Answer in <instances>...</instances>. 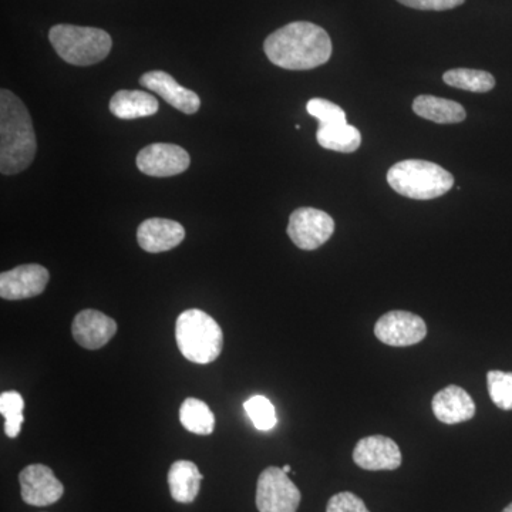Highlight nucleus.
<instances>
[{"instance_id": "obj_4", "label": "nucleus", "mask_w": 512, "mask_h": 512, "mask_svg": "<svg viewBox=\"0 0 512 512\" xmlns=\"http://www.w3.org/2000/svg\"><path fill=\"white\" fill-rule=\"evenodd\" d=\"M387 183L403 197L427 201L447 194L453 188L454 177L439 164L404 160L390 168Z\"/></svg>"}, {"instance_id": "obj_2", "label": "nucleus", "mask_w": 512, "mask_h": 512, "mask_svg": "<svg viewBox=\"0 0 512 512\" xmlns=\"http://www.w3.org/2000/svg\"><path fill=\"white\" fill-rule=\"evenodd\" d=\"M37 141L32 117L10 90L0 92V171L22 173L35 160Z\"/></svg>"}, {"instance_id": "obj_23", "label": "nucleus", "mask_w": 512, "mask_h": 512, "mask_svg": "<svg viewBox=\"0 0 512 512\" xmlns=\"http://www.w3.org/2000/svg\"><path fill=\"white\" fill-rule=\"evenodd\" d=\"M25 400L19 392H3L0 394V413L5 417V433L9 439H16L25 423Z\"/></svg>"}, {"instance_id": "obj_20", "label": "nucleus", "mask_w": 512, "mask_h": 512, "mask_svg": "<svg viewBox=\"0 0 512 512\" xmlns=\"http://www.w3.org/2000/svg\"><path fill=\"white\" fill-rule=\"evenodd\" d=\"M316 140L325 150L353 153L362 144V134L348 123L338 124V126L318 127Z\"/></svg>"}, {"instance_id": "obj_28", "label": "nucleus", "mask_w": 512, "mask_h": 512, "mask_svg": "<svg viewBox=\"0 0 512 512\" xmlns=\"http://www.w3.org/2000/svg\"><path fill=\"white\" fill-rule=\"evenodd\" d=\"M397 2L402 3L407 8L441 12V10L457 8V6L463 5L466 0H397Z\"/></svg>"}, {"instance_id": "obj_15", "label": "nucleus", "mask_w": 512, "mask_h": 512, "mask_svg": "<svg viewBox=\"0 0 512 512\" xmlns=\"http://www.w3.org/2000/svg\"><path fill=\"white\" fill-rule=\"evenodd\" d=\"M185 238V229L180 222L165 218H150L138 227V245L150 254L171 251Z\"/></svg>"}, {"instance_id": "obj_13", "label": "nucleus", "mask_w": 512, "mask_h": 512, "mask_svg": "<svg viewBox=\"0 0 512 512\" xmlns=\"http://www.w3.org/2000/svg\"><path fill=\"white\" fill-rule=\"evenodd\" d=\"M117 333V323L96 309H84L73 319L72 335L84 349L97 350L106 346Z\"/></svg>"}, {"instance_id": "obj_17", "label": "nucleus", "mask_w": 512, "mask_h": 512, "mask_svg": "<svg viewBox=\"0 0 512 512\" xmlns=\"http://www.w3.org/2000/svg\"><path fill=\"white\" fill-rule=\"evenodd\" d=\"M204 478L192 461H175L168 471V487L171 497L180 504H191L200 494L201 480Z\"/></svg>"}, {"instance_id": "obj_18", "label": "nucleus", "mask_w": 512, "mask_h": 512, "mask_svg": "<svg viewBox=\"0 0 512 512\" xmlns=\"http://www.w3.org/2000/svg\"><path fill=\"white\" fill-rule=\"evenodd\" d=\"M110 111L121 120L141 119L157 113L158 101L141 90H120L111 97Z\"/></svg>"}, {"instance_id": "obj_1", "label": "nucleus", "mask_w": 512, "mask_h": 512, "mask_svg": "<svg viewBox=\"0 0 512 512\" xmlns=\"http://www.w3.org/2000/svg\"><path fill=\"white\" fill-rule=\"evenodd\" d=\"M265 55L286 70H311L328 63L332 40L325 29L311 22H292L266 37Z\"/></svg>"}, {"instance_id": "obj_14", "label": "nucleus", "mask_w": 512, "mask_h": 512, "mask_svg": "<svg viewBox=\"0 0 512 512\" xmlns=\"http://www.w3.org/2000/svg\"><path fill=\"white\" fill-rule=\"evenodd\" d=\"M140 84L151 92L163 97L174 109L184 114H195L201 107V100L197 93L180 86L171 74L154 70L143 74Z\"/></svg>"}, {"instance_id": "obj_21", "label": "nucleus", "mask_w": 512, "mask_h": 512, "mask_svg": "<svg viewBox=\"0 0 512 512\" xmlns=\"http://www.w3.org/2000/svg\"><path fill=\"white\" fill-rule=\"evenodd\" d=\"M180 421L185 430L200 436H208L215 427V416L210 406L194 397H188L181 404Z\"/></svg>"}, {"instance_id": "obj_6", "label": "nucleus", "mask_w": 512, "mask_h": 512, "mask_svg": "<svg viewBox=\"0 0 512 512\" xmlns=\"http://www.w3.org/2000/svg\"><path fill=\"white\" fill-rule=\"evenodd\" d=\"M299 488L282 468L268 467L256 484V508L259 512H296L301 504Z\"/></svg>"}, {"instance_id": "obj_30", "label": "nucleus", "mask_w": 512, "mask_h": 512, "mask_svg": "<svg viewBox=\"0 0 512 512\" xmlns=\"http://www.w3.org/2000/svg\"><path fill=\"white\" fill-rule=\"evenodd\" d=\"M503 512H512V503L508 505V507H505Z\"/></svg>"}, {"instance_id": "obj_24", "label": "nucleus", "mask_w": 512, "mask_h": 512, "mask_svg": "<svg viewBox=\"0 0 512 512\" xmlns=\"http://www.w3.org/2000/svg\"><path fill=\"white\" fill-rule=\"evenodd\" d=\"M488 394L498 409L512 410V373L490 370L487 373Z\"/></svg>"}, {"instance_id": "obj_7", "label": "nucleus", "mask_w": 512, "mask_h": 512, "mask_svg": "<svg viewBox=\"0 0 512 512\" xmlns=\"http://www.w3.org/2000/svg\"><path fill=\"white\" fill-rule=\"evenodd\" d=\"M335 232V221L325 211L303 207L289 217L288 235L296 247L315 251L329 241Z\"/></svg>"}, {"instance_id": "obj_16", "label": "nucleus", "mask_w": 512, "mask_h": 512, "mask_svg": "<svg viewBox=\"0 0 512 512\" xmlns=\"http://www.w3.org/2000/svg\"><path fill=\"white\" fill-rule=\"evenodd\" d=\"M436 419L444 424L464 423L476 416V403L463 387L447 386L431 402Z\"/></svg>"}, {"instance_id": "obj_11", "label": "nucleus", "mask_w": 512, "mask_h": 512, "mask_svg": "<svg viewBox=\"0 0 512 512\" xmlns=\"http://www.w3.org/2000/svg\"><path fill=\"white\" fill-rule=\"evenodd\" d=\"M402 451L396 441L376 434L357 441L353 461L367 471H394L402 466Z\"/></svg>"}, {"instance_id": "obj_12", "label": "nucleus", "mask_w": 512, "mask_h": 512, "mask_svg": "<svg viewBox=\"0 0 512 512\" xmlns=\"http://www.w3.org/2000/svg\"><path fill=\"white\" fill-rule=\"evenodd\" d=\"M50 274L45 266L20 265L0 275V296L6 301H22L35 298L45 291Z\"/></svg>"}, {"instance_id": "obj_27", "label": "nucleus", "mask_w": 512, "mask_h": 512, "mask_svg": "<svg viewBox=\"0 0 512 512\" xmlns=\"http://www.w3.org/2000/svg\"><path fill=\"white\" fill-rule=\"evenodd\" d=\"M326 512H370L362 498L350 491L335 494L330 498Z\"/></svg>"}, {"instance_id": "obj_25", "label": "nucleus", "mask_w": 512, "mask_h": 512, "mask_svg": "<svg viewBox=\"0 0 512 512\" xmlns=\"http://www.w3.org/2000/svg\"><path fill=\"white\" fill-rule=\"evenodd\" d=\"M245 412L256 429L269 431L276 426V412L274 404L264 396H254L244 403Z\"/></svg>"}, {"instance_id": "obj_19", "label": "nucleus", "mask_w": 512, "mask_h": 512, "mask_svg": "<svg viewBox=\"0 0 512 512\" xmlns=\"http://www.w3.org/2000/svg\"><path fill=\"white\" fill-rule=\"evenodd\" d=\"M413 111L423 119L437 124H457L466 120L464 107L457 101L434 96H419L413 101Z\"/></svg>"}, {"instance_id": "obj_5", "label": "nucleus", "mask_w": 512, "mask_h": 512, "mask_svg": "<svg viewBox=\"0 0 512 512\" xmlns=\"http://www.w3.org/2000/svg\"><path fill=\"white\" fill-rule=\"evenodd\" d=\"M49 40L57 55L74 66H92L109 56L113 40L103 29L56 25Z\"/></svg>"}, {"instance_id": "obj_22", "label": "nucleus", "mask_w": 512, "mask_h": 512, "mask_svg": "<svg viewBox=\"0 0 512 512\" xmlns=\"http://www.w3.org/2000/svg\"><path fill=\"white\" fill-rule=\"evenodd\" d=\"M444 83L456 89L473 93H488L495 87L493 74L474 69L448 70L443 76Z\"/></svg>"}, {"instance_id": "obj_8", "label": "nucleus", "mask_w": 512, "mask_h": 512, "mask_svg": "<svg viewBox=\"0 0 512 512\" xmlns=\"http://www.w3.org/2000/svg\"><path fill=\"white\" fill-rule=\"evenodd\" d=\"M375 335L380 342L394 348H406L420 343L427 336V325L412 312H387L377 320Z\"/></svg>"}, {"instance_id": "obj_9", "label": "nucleus", "mask_w": 512, "mask_h": 512, "mask_svg": "<svg viewBox=\"0 0 512 512\" xmlns=\"http://www.w3.org/2000/svg\"><path fill=\"white\" fill-rule=\"evenodd\" d=\"M20 494L26 504L47 507L63 497L64 487L52 468L43 464H32L19 474Z\"/></svg>"}, {"instance_id": "obj_3", "label": "nucleus", "mask_w": 512, "mask_h": 512, "mask_svg": "<svg viewBox=\"0 0 512 512\" xmlns=\"http://www.w3.org/2000/svg\"><path fill=\"white\" fill-rule=\"evenodd\" d=\"M175 340L185 359L197 365H208L220 357L224 333L217 320L200 309H188L175 323Z\"/></svg>"}, {"instance_id": "obj_10", "label": "nucleus", "mask_w": 512, "mask_h": 512, "mask_svg": "<svg viewBox=\"0 0 512 512\" xmlns=\"http://www.w3.org/2000/svg\"><path fill=\"white\" fill-rule=\"evenodd\" d=\"M190 164V154L175 144H151L137 156L138 170L150 177H174L188 170Z\"/></svg>"}, {"instance_id": "obj_29", "label": "nucleus", "mask_w": 512, "mask_h": 512, "mask_svg": "<svg viewBox=\"0 0 512 512\" xmlns=\"http://www.w3.org/2000/svg\"><path fill=\"white\" fill-rule=\"evenodd\" d=\"M282 470H284L286 474H289L291 473L292 468L291 466H288V464H286V466L282 467Z\"/></svg>"}, {"instance_id": "obj_26", "label": "nucleus", "mask_w": 512, "mask_h": 512, "mask_svg": "<svg viewBox=\"0 0 512 512\" xmlns=\"http://www.w3.org/2000/svg\"><path fill=\"white\" fill-rule=\"evenodd\" d=\"M306 110L319 121V127L338 126L346 124V113L338 104L325 99H312L306 104Z\"/></svg>"}]
</instances>
